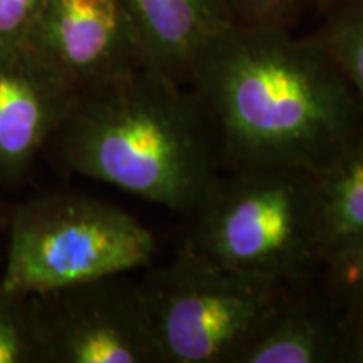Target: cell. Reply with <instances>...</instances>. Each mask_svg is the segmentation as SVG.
<instances>
[{"instance_id":"1","label":"cell","mask_w":363,"mask_h":363,"mask_svg":"<svg viewBox=\"0 0 363 363\" xmlns=\"http://www.w3.org/2000/svg\"><path fill=\"white\" fill-rule=\"evenodd\" d=\"M189 86L211 118L225 170L316 172L363 131L355 91L310 34L230 22L195 59Z\"/></svg>"},{"instance_id":"2","label":"cell","mask_w":363,"mask_h":363,"mask_svg":"<svg viewBox=\"0 0 363 363\" xmlns=\"http://www.w3.org/2000/svg\"><path fill=\"white\" fill-rule=\"evenodd\" d=\"M52 142L67 172L185 216L222 172L195 91L147 62L78 93Z\"/></svg>"},{"instance_id":"3","label":"cell","mask_w":363,"mask_h":363,"mask_svg":"<svg viewBox=\"0 0 363 363\" xmlns=\"http://www.w3.org/2000/svg\"><path fill=\"white\" fill-rule=\"evenodd\" d=\"M180 249L252 278L296 283L326 259L315 174L293 167L220 172L190 214Z\"/></svg>"},{"instance_id":"4","label":"cell","mask_w":363,"mask_h":363,"mask_svg":"<svg viewBox=\"0 0 363 363\" xmlns=\"http://www.w3.org/2000/svg\"><path fill=\"white\" fill-rule=\"evenodd\" d=\"M155 235L121 207L81 194L22 202L11 219L0 286L39 294L147 266Z\"/></svg>"},{"instance_id":"5","label":"cell","mask_w":363,"mask_h":363,"mask_svg":"<svg viewBox=\"0 0 363 363\" xmlns=\"http://www.w3.org/2000/svg\"><path fill=\"white\" fill-rule=\"evenodd\" d=\"M288 284L179 249L138 281V291L162 363H238Z\"/></svg>"},{"instance_id":"6","label":"cell","mask_w":363,"mask_h":363,"mask_svg":"<svg viewBox=\"0 0 363 363\" xmlns=\"http://www.w3.org/2000/svg\"><path fill=\"white\" fill-rule=\"evenodd\" d=\"M40 363H162L138 281L115 274L30 294Z\"/></svg>"},{"instance_id":"7","label":"cell","mask_w":363,"mask_h":363,"mask_svg":"<svg viewBox=\"0 0 363 363\" xmlns=\"http://www.w3.org/2000/svg\"><path fill=\"white\" fill-rule=\"evenodd\" d=\"M24 48L78 93L147 62L123 0H44Z\"/></svg>"},{"instance_id":"8","label":"cell","mask_w":363,"mask_h":363,"mask_svg":"<svg viewBox=\"0 0 363 363\" xmlns=\"http://www.w3.org/2000/svg\"><path fill=\"white\" fill-rule=\"evenodd\" d=\"M78 91L29 49L0 52V182L13 184L61 128Z\"/></svg>"},{"instance_id":"9","label":"cell","mask_w":363,"mask_h":363,"mask_svg":"<svg viewBox=\"0 0 363 363\" xmlns=\"http://www.w3.org/2000/svg\"><path fill=\"white\" fill-rule=\"evenodd\" d=\"M350 337L318 278L286 286L238 363H347Z\"/></svg>"},{"instance_id":"10","label":"cell","mask_w":363,"mask_h":363,"mask_svg":"<svg viewBox=\"0 0 363 363\" xmlns=\"http://www.w3.org/2000/svg\"><path fill=\"white\" fill-rule=\"evenodd\" d=\"M147 65L189 84L203 48L229 26L224 0H123Z\"/></svg>"},{"instance_id":"11","label":"cell","mask_w":363,"mask_h":363,"mask_svg":"<svg viewBox=\"0 0 363 363\" xmlns=\"http://www.w3.org/2000/svg\"><path fill=\"white\" fill-rule=\"evenodd\" d=\"M315 174L326 259L363 247V131Z\"/></svg>"},{"instance_id":"12","label":"cell","mask_w":363,"mask_h":363,"mask_svg":"<svg viewBox=\"0 0 363 363\" xmlns=\"http://www.w3.org/2000/svg\"><path fill=\"white\" fill-rule=\"evenodd\" d=\"M310 34L333 59L363 110V0H330Z\"/></svg>"},{"instance_id":"13","label":"cell","mask_w":363,"mask_h":363,"mask_svg":"<svg viewBox=\"0 0 363 363\" xmlns=\"http://www.w3.org/2000/svg\"><path fill=\"white\" fill-rule=\"evenodd\" d=\"M316 278L342 316L350 342L363 340V247L331 257Z\"/></svg>"},{"instance_id":"14","label":"cell","mask_w":363,"mask_h":363,"mask_svg":"<svg viewBox=\"0 0 363 363\" xmlns=\"http://www.w3.org/2000/svg\"><path fill=\"white\" fill-rule=\"evenodd\" d=\"M0 363H40L30 294L0 286Z\"/></svg>"},{"instance_id":"15","label":"cell","mask_w":363,"mask_h":363,"mask_svg":"<svg viewBox=\"0 0 363 363\" xmlns=\"http://www.w3.org/2000/svg\"><path fill=\"white\" fill-rule=\"evenodd\" d=\"M230 21L247 27L294 30L310 12H320L325 0H224Z\"/></svg>"},{"instance_id":"16","label":"cell","mask_w":363,"mask_h":363,"mask_svg":"<svg viewBox=\"0 0 363 363\" xmlns=\"http://www.w3.org/2000/svg\"><path fill=\"white\" fill-rule=\"evenodd\" d=\"M44 0H0V52L24 48Z\"/></svg>"},{"instance_id":"17","label":"cell","mask_w":363,"mask_h":363,"mask_svg":"<svg viewBox=\"0 0 363 363\" xmlns=\"http://www.w3.org/2000/svg\"><path fill=\"white\" fill-rule=\"evenodd\" d=\"M347 363H363V340H358V342H350V347H348Z\"/></svg>"},{"instance_id":"18","label":"cell","mask_w":363,"mask_h":363,"mask_svg":"<svg viewBox=\"0 0 363 363\" xmlns=\"http://www.w3.org/2000/svg\"><path fill=\"white\" fill-rule=\"evenodd\" d=\"M328 2H330V0H325V4H323V7H325V6H326V4H328ZM323 7H321V9H323Z\"/></svg>"},{"instance_id":"19","label":"cell","mask_w":363,"mask_h":363,"mask_svg":"<svg viewBox=\"0 0 363 363\" xmlns=\"http://www.w3.org/2000/svg\"><path fill=\"white\" fill-rule=\"evenodd\" d=\"M0 207H2V203H0ZM0 211H2V208H0Z\"/></svg>"}]
</instances>
